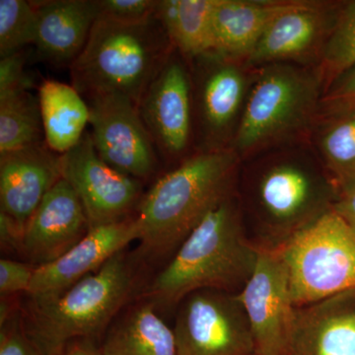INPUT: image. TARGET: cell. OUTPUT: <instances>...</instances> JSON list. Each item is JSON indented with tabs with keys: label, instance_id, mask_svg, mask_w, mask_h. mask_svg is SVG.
Segmentation results:
<instances>
[{
	"label": "cell",
	"instance_id": "cell-1",
	"mask_svg": "<svg viewBox=\"0 0 355 355\" xmlns=\"http://www.w3.org/2000/svg\"><path fill=\"white\" fill-rule=\"evenodd\" d=\"M240 162L231 147L202 151L158 177L135 211L141 253L160 257L178 249L209 212L232 197Z\"/></svg>",
	"mask_w": 355,
	"mask_h": 355
},
{
	"label": "cell",
	"instance_id": "cell-2",
	"mask_svg": "<svg viewBox=\"0 0 355 355\" xmlns=\"http://www.w3.org/2000/svg\"><path fill=\"white\" fill-rule=\"evenodd\" d=\"M259 247L248 241L232 197L209 212L178 248L150 287L153 304L169 308L200 291L243 289L253 275Z\"/></svg>",
	"mask_w": 355,
	"mask_h": 355
},
{
	"label": "cell",
	"instance_id": "cell-3",
	"mask_svg": "<svg viewBox=\"0 0 355 355\" xmlns=\"http://www.w3.org/2000/svg\"><path fill=\"white\" fill-rule=\"evenodd\" d=\"M323 93L315 67H260L252 73L231 148L242 161L280 147L306 144L319 116Z\"/></svg>",
	"mask_w": 355,
	"mask_h": 355
},
{
	"label": "cell",
	"instance_id": "cell-4",
	"mask_svg": "<svg viewBox=\"0 0 355 355\" xmlns=\"http://www.w3.org/2000/svg\"><path fill=\"white\" fill-rule=\"evenodd\" d=\"M174 50L156 17L135 25L97 19L83 53L70 65L71 85L85 100L120 95L139 107Z\"/></svg>",
	"mask_w": 355,
	"mask_h": 355
},
{
	"label": "cell",
	"instance_id": "cell-5",
	"mask_svg": "<svg viewBox=\"0 0 355 355\" xmlns=\"http://www.w3.org/2000/svg\"><path fill=\"white\" fill-rule=\"evenodd\" d=\"M137 286L123 252L98 272L55 295L31 297L25 329L43 355H57L73 340H94L106 330Z\"/></svg>",
	"mask_w": 355,
	"mask_h": 355
},
{
	"label": "cell",
	"instance_id": "cell-6",
	"mask_svg": "<svg viewBox=\"0 0 355 355\" xmlns=\"http://www.w3.org/2000/svg\"><path fill=\"white\" fill-rule=\"evenodd\" d=\"M261 155L254 195L261 216L272 227L286 231L287 237L333 209L338 190L305 144Z\"/></svg>",
	"mask_w": 355,
	"mask_h": 355
},
{
	"label": "cell",
	"instance_id": "cell-7",
	"mask_svg": "<svg viewBox=\"0 0 355 355\" xmlns=\"http://www.w3.org/2000/svg\"><path fill=\"white\" fill-rule=\"evenodd\" d=\"M295 307L355 291V231L333 209L277 246Z\"/></svg>",
	"mask_w": 355,
	"mask_h": 355
},
{
	"label": "cell",
	"instance_id": "cell-8",
	"mask_svg": "<svg viewBox=\"0 0 355 355\" xmlns=\"http://www.w3.org/2000/svg\"><path fill=\"white\" fill-rule=\"evenodd\" d=\"M189 64L196 153L228 148L241 120L252 76L242 62L214 53L195 58Z\"/></svg>",
	"mask_w": 355,
	"mask_h": 355
},
{
	"label": "cell",
	"instance_id": "cell-9",
	"mask_svg": "<svg viewBox=\"0 0 355 355\" xmlns=\"http://www.w3.org/2000/svg\"><path fill=\"white\" fill-rule=\"evenodd\" d=\"M139 111L162 162L177 166L196 153L190 64L176 50L142 95Z\"/></svg>",
	"mask_w": 355,
	"mask_h": 355
},
{
	"label": "cell",
	"instance_id": "cell-10",
	"mask_svg": "<svg viewBox=\"0 0 355 355\" xmlns=\"http://www.w3.org/2000/svg\"><path fill=\"white\" fill-rule=\"evenodd\" d=\"M173 329L177 355H254L256 343L237 294L200 291L184 299Z\"/></svg>",
	"mask_w": 355,
	"mask_h": 355
},
{
	"label": "cell",
	"instance_id": "cell-11",
	"mask_svg": "<svg viewBox=\"0 0 355 355\" xmlns=\"http://www.w3.org/2000/svg\"><path fill=\"white\" fill-rule=\"evenodd\" d=\"M96 153L107 164L142 183L153 179L162 165L139 107L120 95L86 99Z\"/></svg>",
	"mask_w": 355,
	"mask_h": 355
},
{
	"label": "cell",
	"instance_id": "cell-12",
	"mask_svg": "<svg viewBox=\"0 0 355 355\" xmlns=\"http://www.w3.org/2000/svg\"><path fill=\"white\" fill-rule=\"evenodd\" d=\"M62 177L83 203L89 229L133 216L144 197L139 180L103 161L96 153L90 132L69 153L60 155Z\"/></svg>",
	"mask_w": 355,
	"mask_h": 355
},
{
	"label": "cell",
	"instance_id": "cell-13",
	"mask_svg": "<svg viewBox=\"0 0 355 355\" xmlns=\"http://www.w3.org/2000/svg\"><path fill=\"white\" fill-rule=\"evenodd\" d=\"M237 296L251 326L256 354L286 355L296 307L288 270L277 246L259 247L253 275Z\"/></svg>",
	"mask_w": 355,
	"mask_h": 355
},
{
	"label": "cell",
	"instance_id": "cell-14",
	"mask_svg": "<svg viewBox=\"0 0 355 355\" xmlns=\"http://www.w3.org/2000/svg\"><path fill=\"white\" fill-rule=\"evenodd\" d=\"M340 3L299 1L279 15L247 58V67L294 64L316 67L335 23Z\"/></svg>",
	"mask_w": 355,
	"mask_h": 355
},
{
	"label": "cell",
	"instance_id": "cell-15",
	"mask_svg": "<svg viewBox=\"0 0 355 355\" xmlns=\"http://www.w3.org/2000/svg\"><path fill=\"white\" fill-rule=\"evenodd\" d=\"M139 226L133 216L123 221L90 228L86 235L57 260L37 266L28 295H55L92 275L130 243L139 240Z\"/></svg>",
	"mask_w": 355,
	"mask_h": 355
},
{
	"label": "cell",
	"instance_id": "cell-16",
	"mask_svg": "<svg viewBox=\"0 0 355 355\" xmlns=\"http://www.w3.org/2000/svg\"><path fill=\"white\" fill-rule=\"evenodd\" d=\"M88 231L83 203L62 178L28 221L21 252L32 265H46L67 253Z\"/></svg>",
	"mask_w": 355,
	"mask_h": 355
},
{
	"label": "cell",
	"instance_id": "cell-17",
	"mask_svg": "<svg viewBox=\"0 0 355 355\" xmlns=\"http://www.w3.org/2000/svg\"><path fill=\"white\" fill-rule=\"evenodd\" d=\"M62 178L60 155L44 142L0 155V212L24 236L28 221Z\"/></svg>",
	"mask_w": 355,
	"mask_h": 355
},
{
	"label": "cell",
	"instance_id": "cell-18",
	"mask_svg": "<svg viewBox=\"0 0 355 355\" xmlns=\"http://www.w3.org/2000/svg\"><path fill=\"white\" fill-rule=\"evenodd\" d=\"M286 355H355V291L296 307Z\"/></svg>",
	"mask_w": 355,
	"mask_h": 355
},
{
	"label": "cell",
	"instance_id": "cell-19",
	"mask_svg": "<svg viewBox=\"0 0 355 355\" xmlns=\"http://www.w3.org/2000/svg\"><path fill=\"white\" fill-rule=\"evenodd\" d=\"M37 14V53L49 64L70 67L83 53L97 20L94 0L32 1Z\"/></svg>",
	"mask_w": 355,
	"mask_h": 355
},
{
	"label": "cell",
	"instance_id": "cell-20",
	"mask_svg": "<svg viewBox=\"0 0 355 355\" xmlns=\"http://www.w3.org/2000/svg\"><path fill=\"white\" fill-rule=\"evenodd\" d=\"M299 0H216L214 51L221 57L246 62L268 26L297 6Z\"/></svg>",
	"mask_w": 355,
	"mask_h": 355
},
{
	"label": "cell",
	"instance_id": "cell-21",
	"mask_svg": "<svg viewBox=\"0 0 355 355\" xmlns=\"http://www.w3.org/2000/svg\"><path fill=\"white\" fill-rule=\"evenodd\" d=\"M44 144L64 155L83 139L90 121V109L71 84L43 79L38 87Z\"/></svg>",
	"mask_w": 355,
	"mask_h": 355
},
{
	"label": "cell",
	"instance_id": "cell-22",
	"mask_svg": "<svg viewBox=\"0 0 355 355\" xmlns=\"http://www.w3.org/2000/svg\"><path fill=\"white\" fill-rule=\"evenodd\" d=\"M104 355H177L174 331L146 303L125 313L106 331Z\"/></svg>",
	"mask_w": 355,
	"mask_h": 355
},
{
	"label": "cell",
	"instance_id": "cell-23",
	"mask_svg": "<svg viewBox=\"0 0 355 355\" xmlns=\"http://www.w3.org/2000/svg\"><path fill=\"white\" fill-rule=\"evenodd\" d=\"M216 0H158L155 17L175 50L190 62L214 51Z\"/></svg>",
	"mask_w": 355,
	"mask_h": 355
},
{
	"label": "cell",
	"instance_id": "cell-24",
	"mask_svg": "<svg viewBox=\"0 0 355 355\" xmlns=\"http://www.w3.org/2000/svg\"><path fill=\"white\" fill-rule=\"evenodd\" d=\"M316 153L338 193L355 184V109L318 116Z\"/></svg>",
	"mask_w": 355,
	"mask_h": 355
},
{
	"label": "cell",
	"instance_id": "cell-25",
	"mask_svg": "<svg viewBox=\"0 0 355 355\" xmlns=\"http://www.w3.org/2000/svg\"><path fill=\"white\" fill-rule=\"evenodd\" d=\"M44 142L38 96L22 90L0 98V155Z\"/></svg>",
	"mask_w": 355,
	"mask_h": 355
},
{
	"label": "cell",
	"instance_id": "cell-26",
	"mask_svg": "<svg viewBox=\"0 0 355 355\" xmlns=\"http://www.w3.org/2000/svg\"><path fill=\"white\" fill-rule=\"evenodd\" d=\"M355 67V0L343 2L316 69L324 92L338 77Z\"/></svg>",
	"mask_w": 355,
	"mask_h": 355
},
{
	"label": "cell",
	"instance_id": "cell-27",
	"mask_svg": "<svg viewBox=\"0 0 355 355\" xmlns=\"http://www.w3.org/2000/svg\"><path fill=\"white\" fill-rule=\"evenodd\" d=\"M37 14L32 1L0 0V58L34 44Z\"/></svg>",
	"mask_w": 355,
	"mask_h": 355
},
{
	"label": "cell",
	"instance_id": "cell-28",
	"mask_svg": "<svg viewBox=\"0 0 355 355\" xmlns=\"http://www.w3.org/2000/svg\"><path fill=\"white\" fill-rule=\"evenodd\" d=\"M97 19L142 24L155 17L158 0H94Z\"/></svg>",
	"mask_w": 355,
	"mask_h": 355
},
{
	"label": "cell",
	"instance_id": "cell-29",
	"mask_svg": "<svg viewBox=\"0 0 355 355\" xmlns=\"http://www.w3.org/2000/svg\"><path fill=\"white\" fill-rule=\"evenodd\" d=\"M27 60L25 50L0 58V98L34 87L33 76L26 71Z\"/></svg>",
	"mask_w": 355,
	"mask_h": 355
},
{
	"label": "cell",
	"instance_id": "cell-30",
	"mask_svg": "<svg viewBox=\"0 0 355 355\" xmlns=\"http://www.w3.org/2000/svg\"><path fill=\"white\" fill-rule=\"evenodd\" d=\"M355 109V67L333 83L322 96L319 116Z\"/></svg>",
	"mask_w": 355,
	"mask_h": 355
},
{
	"label": "cell",
	"instance_id": "cell-31",
	"mask_svg": "<svg viewBox=\"0 0 355 355\" xmlns=\"http://www.w3.org/2000/svg\"><path fill=\"white\" fill-rule=\"evenodd\" d=\"M0 355H43L28 336L17 313L0 326Z\"/></svg>",
	"mask_w": 355,
	"mask_h": 355
},
{
	"label": "cell",
	"instance_id": "cell-32",
	"mask_svg": "<svg viewBox=\"0 0 355 355\" xmlns=\"http://www.w3.org/2000/svg\"><path fill=\"white\" fill-rule=\"evenodd\" d=\"M32 263L1 259L0 260V294L1 297L19 292H29L35 270Z\"/></svg>",
	"mask_w": 355,
	"mask_h": 355
},
{
	"label": "cell",
	"instance_id": "cell-33",
	"mask_svg": "<svg viewBox=\"0 0 355 355\" xmlns=\"http://www.w3.org/2000/svg\"><path fill=\"white\" fill-rule=\"evenodd\" d=\"M331 209L355 231V184L338 193Z\"/></svg>",
	"mask_w": 355,
	"mask_h": 355
},
{
	"label": "cell",
	"instance_id": "cell-34",
	"mask_svg": "<svg viewBox=\"0 0 355 355\" xmlns=\"http://www.w3.org/2000/svg\"><path fill=\"white\" fill-rule=\"evenodd\" d=\"M57 355H104L101 347L95 345L91 338H80L69 343Z\"/></svg>",
	"mask_w": 355,
	"mask_h": 355
},
{
	"label": "cell",
	"instance_id": "cell-35",
	"mask_svg": "<svg viewBox=\"0 0 355 355\" xmlns=\"http://www.w3.org/2000/svg\"><path fill=\"white\" fill-rule=\"evenodd\" d=\"M254 355H258V354H254Z\"/></svg>",
	"mask_w": 355,
	"mask_h": 355
}]
</instances>
